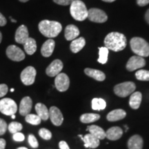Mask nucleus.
<instances>
[{
	"label": "nucleus",
	"instance_id": "1",
	"mask_svg": "<svg viewBox=\"0 0 149 149\" xmlns=\"http://www.w3.org/2000/svg\"><path fill=\"white\" fill-rule=\"evenodd\" d=\"M105 47L115 52L123 51L127 44L125 35L122 33L112 32L108 34L104 39Z\"/></svg>",
	"mask_w": 149,
	"mask_h": 149
},
{
	"label": "nucleus",
	"instance_id": "2",
	"mask_svg": "<svg viewBox=\"0 0 149 149\" xmlns=\"http://www.w3.org/2000/svg\"><path fill=\"white\" fill-rule=\"evenodd\" d=\"M39 31L40 33L48 38H53L57 37L62 30L61 24L58 22L42 20L38 25Z\"/></svg>",
	"mask_w": 149,
	"mask_h": 149
},
{
	"label": "nucleus",
	"instance_id": "3",
	"mask_svg": "<svg viewBox=\"0 0 149 149\" xmlns=\"http://www.w3.org/2000/svg\"><path fill=\"white\" fill-rule=\"evenodd\" d=\"M88 10L85 3L81 0H74L70 7V13L72 18L77 21L82 22L88 17Z\"/></svg>",
	"mask_w": 149,
	"mask_h": 149
},
{
	"label": "nucleus",
	"instance_id": "4",
	"mask_svg": "<svg viewBox=\"0 0 149 149\" xmlns=\"http://www.w3.org/2000/svg\"><path fill=\"white\" fill-rule=\"evenodd\" d=\"M132 51L142 57L149 56V44L141 37H133L130 41Z\"/></svg>",
	"mask_w": 149,
	"mask_h": 149
},
{
	"label": "nucleus",
	"instance_id": "5",
	"mask_svg": "<svg viewBox=\"0 0 149 149\" xmlns=\"http://www.w3.org/2000/svg\"><path fill=\"white\" fill-rule=\"evenodd\" d=\"M136 86L133 81H125L119 84L114 87L115 94L120 97H126L134 93Z\"/></svg>",
	"mask_w": 149,
	"mask_h": 149
},
{
	"label": "nucleus",
	"instance_id": "6",
	"mask_svg": "<svg viewBox=\"0 0 149 149\" xmlns=\"http://www.w3.org/2000/svg\"><path fill=\"white\" fill-rule=\"evenodd\" d=\"M17 111L16 102L10 98H3L0 100V112L5 115H15Z\"/></svg>",
	"mask_w": 149,
	"mask_h": 149
},
{
	"label": "nucleus",
	"instance_id": "7",
	"mask_svg": "<svg viewBox=\"0 0 149 149\" xmlns=\"http://www.w3.org/2000/svg\"><path fill=\"white\" fill-rule=\"evenodd\" d=\"M36 74V70L34 67L28 66L25 69L22 70L21 75H20V79L24 85H32L35 82Z\"/></svg>",
	"mask_w": 149,
	"mask_h": 149
},
{
	"label": "nucleus",
	"instance_id": "8",
	"mask_svg": "<svg viewBox=\"0 0 149 149\" xmlns=\"http://www.w3.org/2000/svg\"><path fill=\"white\" fill-rule=\"evenodd\" d=\"M87 18L90 21L95 23H104L107 21L108 16L106 13L101 9L93 8L88 10Z\"/></svg>",
	"mask_w": 149,
	"mask_h": 149
},
{
	"label": "nucleus",
	"instance_id": "9",
	"mask_svg": "<svg viewBox=\"0 0 149 149\" xmlns=\"http://www.w3.org/2000/svg\"><path fill=\"white\" fill-rule=\"evenodd\" d=\"M6 55L14 61H21L25 59V53L20 48L15 45L9 46L6 49Z\"/></svg>",
	"mask_w": 149,
	"mask_h": 149
},
{
	"label": "nucleus",
	"instance_id": "10",
	"mask_svg": "<svg viewBox=\"0 0 149 149\" xmlns=\"http://www.w3.org/2000/svg\"><path fill=\"white\" fill-rule=\"evenodd\" d=\"M56 88L60 92H64L68 90L70 86V79L66 74L60 72L56 76L55 79Z\"/></svg>",
	"mask_w": 149,
	"mask_h": 149
},
{
	"label": "nucleus",
	"instance_id": "11",
	"mask_svg": "<svg viewBox=\"0 0 149 149\" xmlns=\"http://www.w3.org/2000/svg\"><path fill=\"white\" fill-rule=\"evenodd\" d=\"M146 65V61L140 56H133L128 59L126 64V69L128 71H134V70L143 68Z\"/></svg>",
	"mask_w": 149,
	"mask_h": 149
},
{
	"label": "nucleus",
	"instance_id": "12",
	"mask_svg": "<svg viewBox=\"0 0 149 149\" xmlns=\"http://www.w3.org/2000/svg\"><path fill=\"white\" fill-rule=\"evenodd\" d=\"M63 67H64V65L60 59H55L47 67L46 70V73L49 77H56L57 74L60 73L63 69Z\"/></svg>",
	"mask_w": 149,
	"mask_h": 149
},
{
	"label": "nucleus",
	"instance_id": "13",
	"mask_svg": "<svg viewBox=\"0 0 149 149\" xmlns=\"http://www.w3.org/2000/svg\"><path fill=\"white\" fill-rule=\"evenodd\" d=\"M49 117L51 122L56 126H59L62 124L64 117L60 110L56 107H51L49 110Z\"/></svg>",
	"mask_w": 149,
	"mask_h": 149
},
{
	"label": "nucleus",
	"instance_id": "14",
	"mask_svg": "<svg viewBox=\"0 0 149 149\" xmlns=\"http://www.w3.org/2000/svg\"><path fill=\"white\" fill-rule=\"evenodd\" d=\"M79 137H81V140L84 141V144L86 148H96L100 146V139L96 138L95 136L91 134H86L84 136L79 135Z\"/></svg>",
	"mask_w": 149,
	"mask_h": 149
},
{
	"label": "nucleus",
	"instance_id": "15",
	"mask_svg": "<svg viewBox=\"0 0 149 149\" xmlns=\"http://www.w3.org/2000/svg\"><path fill=\"white\" fill-rule=\"evenodd\" d=\"M29 37V33L27 27L25 25H21L17 29L15 32V40L18 44H24V43L28 40Z\"/></svg>",
	"mask_w": 149,
	"mask_h": 149
},
{
	"label": "nucleus",
	"instance_id": "16",
	"mask_svg": "<svg viewBox=\"0 0 149 149\" xmlns=\"http://www.w3.org/2000/svg\"><path fill=\"white\" fill-rule=\"evenodd\" d=\"M33 101L30 97H25L22 100L19 104V114L22 116H26L29 114L32 109Z\"/></svg>",
	"mask_w": 149,
	"mask_h": 149
},
{
	"label": "nucleus",
	"instance_id": "17",
	"mask_svg": "<svg viewBox=\"0 0 149 149\" xmlns=\"http://www.w3.org/2000/svg\"><path fill=\"white\" fill-rule=\"evenodd\" d=\"M55 42L52 39H49L43 44L41 48V53L45 57H48L53 54L55 49Z\"/></svg>",
	"mask_w": 149,
	"mask_h": 149
},
{
	"label": "nucleus",
	"instance_id": "18",
	"mask_svg": "<svg viewBox=\"0 0 149 149\" xmlns=\"http://www.w3.org/2000/svg\"><path fill=\"white\" fill-rule=\"evenodd\" d=\"M79 30L76 26L73 24H70L67 26L65 29L64 36L66 40L72 41L79 36Z\"/></svg>",
	"mask_w": 149,
	"mask_h": 149
},
{
	"label": "nucleus",
	"instance_id": "19",
	"mask_svg": "<svg viewBox=\"0 0 149 149\" xmlns=\"http://www.w3.org/2000/svg\"><path fill=\"white\" fill-rule=\"evenodd\" d=\"M123 135V130L119 126H113L110 128L106 132V137L109 140L115 141L120 139Z\"/></svg>",
	"mask_w": 149,
	"mask_h": 149
},
{
	"label": "nucleus",
	"instance_id": "20",
	"mask_svg": "<svg viewBox=\"0 0 149 149\" xmlns=\"http://www.w3.org/2000/svg\"><path fill=\"white\" fill-rule=\"evenodd\" d=\"M126 116V113L123 109H115L110 112L107 115V119L109 122H116L122 120Z\"/></svg>",
	"mask_w": 149,
	"mask_h": 149
},
{
	"label": "nucleus",
	"instance_id": "21",
	"mask_svg": "<svg viewBox=\"0 0 149 149\" xmlns=\"http://www.w3.org/2000/svg\"><path fill=\"white\" fill-rule=\"evenodd\" d=\"M143 143V139L140 135L132 136L128 141V149H142Z\"/></svg>",
	"mask_w": 149,
	"mask_h": 149
},
{
	"label": "nucleus",
	"instance_id": "22",
	"mask_svg": "<svg viewBox=\"0 0 149 149\" xmlns=\"http://www.w3.org/2000/svg\"><path fill=\"white\" fill-rule=\"evenodd\" d=\"M84 72L86 75L99 81H102L106 79V75L101 70L93 69V68H86L84 70Z\"/></svg>",
	"mask_w": 149,
	"mask_h": 149
},
{
	"label": "nucleus",
	"instance_id": "23",
	"mask_svg": "<svg viewBox=\"0 0 149 149\" xmlns=\"http://www.w3.org/2000/svg\"><path fill=\"white\" fill-rule=\"evenodd\" d=\"M86 130H88L91 135L97 138L98 139H104L106 138V132L104 129L100 126L96 125H91L87 127Z\"/></svg>",
	"mask_w": 149,
	"mask_h": 149
},
{
	"label": "nucleus",
	"instance_id": "24",
	"mask_svg": "<svg viewBox=\"0 0 149 149\" xmlns=\"http://www.w3.org/2000/svg\"><path fill=\"white\" fill-rule=\"evenodd\" d=\"M86 45V40L84 37H81L76 38L72 41L70 43V48L73 53H77L81 51Z\"/></svg>",
	"mask_w": 149,
	"mask_h": 149
},
{
	"label": "nucleus",
	"instance_id": "25",
	"mask_svg": "<svg viewBox=\"0 0 149 149\" xmlns=\"http://www.w3.org/2000/svg\"><path fill=\"white\" fill-rule=\"evenodd\" d=\"M142 100V95L140 92H134L131 94L130 97L129 105L133 109H138Z\"/></svg>",
	"mask_w": 149,
	"mask_h": 149
},
{
	"label": "nucleus",
	"instance_id": "26",
	"mask_svg": "<svg viewBox=\"0 0 149 149\" xmlns=\"http://www.w3.org/2000/svg\"><path fill=\"white\" fill-rule=\"evenodd\" d=\"M35 111L37 112V115L40 117L42 120L46 121L49 118V110L44 104L37 103L35 105Z\"/></svg>",
	"mask_w": 149,
	"mask_h": 149
},
{
	"label": "nucleus",
	"instance_id": "27",
	"mask_svg": "<svg viewBox=\"0 0 149 149\" xmlns=\"http://www.w3.org/2000/svg\"><path fill=\"white\" fill-rule=\"evenodd\" d=\"M24 47L26 53L28 55H32L37 51V44L36 41L33 38L29 37L28 40L24 43Z\"/></svg>",
	"mask_w": 149,
	"mask_h": 149
},
{
	"label": "nucleus",
	"instance_id": "28",
	"mask_svg": "<svg viewBox=\"0 0 149 149\" xmlns=\"http://www.w3.org/2000/svg\"><path fill=\"white\" fill-rule=\"evenodd\" d=\"M100 115L96 113H84L80 117V121L84 124L96 122L100 120Z\"/></svg>",
	"mask_w": 149,
	"mask_h": 149
},
{
	"label": "nucleus",
	"instance_id": "29",
	"mask_svg": "<svg viewBox=\"0 0 149 149\" xmlns=\"http://www.w3.org/2000/svg\"><path fill=\"white\" fill-rule=\"evenodd\" d=\"M107 107V102L102 98H94L92 100V109L95 111H101Z\"/></svg>",
	"mask_w": 149,
	"mask_h": 149
},
{
	"label": "nucleus",
	"instance_id": "30",
	"mask_svg": "<svg viewBox=\"0 0 149 149\" xmlns=\"http://www.w3.org/2000/svg\"><path fill=\"white\" fill-rule=\"evenodd\" d=\"M109 49L107 47L99 48V59L98 62L102 64H105L108 61Z\"/></svg>",
	"mask_w": 149,
	"mask_h": 149
},
{
	"label": "nucleus",
	"instance_id": "31",
	"mask_svg": "<svg viewBox=\"0 0 149 149\" xmlns=\"http://www.w3.org/2000/svg\"><path fill=\"white\" fill-rule=\"evenodd\" d=\"M25 120L26 122L35 126L39 125V124H40L41 122H42V120H41V118L38 115L35 114H30V113L26 115Z\"/></svg>",
	"mask_w": 149,
	"mask_h": 149
},
{
	"label": "nucleus",
	"instance_id": "32",
	"mask_svg": "<svg viewBox=\"0 0 149 149\" xmlns=\"http://www.w3.org/2000/svg\"><path fill=\"white\" fill-rule=\"evenodd\" d=\"M135 77L140 81H149V70H139L136 72Z\"/></svg>",
	"mask_w": 149,
	"mask_h": 149
},
{
	"label": "nucleus",
	"instance_id": "33",
	"mask_svg": "<svg viewBox=\"0 0 149 149\" xmlns=\"http://www.w3.org/2000/svg\"><path fill=\"white\" fill-rule=\"evenodd\" d=\"M8 130L10 131L11 133H18V132L21 131L23 128V126H22V124L20 123L17 122H11L9 126H8Z\"/></svg>",
	"mask_w": 149,
	"mask_h": 149
},
{
	"label": "nucleus",
	"instance_id": "34",
	"mask_svg": "<svg viewBox=\"0 0 149 149\" xmlns=\"http://www.w3.org/2000/svg\"><path fill=\"white\" fill-rule=\"evenodd\" d=\"M39 135L42 137V139H46V140H49L52 137V133L49 130L46 129V128H41L39 130Z\"/></svg>",
	"mask_w": 149,
	"mask_h": 149
},
{
	"label": "nucleus",
	"instance_id": "35",
	"mask_svg": "<svg viewBox=\"0 0 149 149\" xmlns=\"http://www.w3.org/2000/svg\"><path fill=\"white\" fill-rule=\"evenodd\" d=\"M28 140H29V143L32 148H38L39 146V143L37 141L36 137H35L34 135L31 134V135H29V137H28Z\"/></svg>",
	"mask_w": 149,
	"mask_h": 149
},
{
	"label": "nucleus",
	"instance_id": "36",
	"mask_svg": "<svg viewBox=\"0 0 149 149\" xmlns=\"http://www.w3.org/2000/svg\"><path fill=\"white\" fill-rule=\"evenodd\" d=\"M7 128V124L3 119L0 118V135H3V134L6 131Z\"/></svg>",
	"mask_w": 149,
	"mask_h": 149
},
{
	"label": "nucleus",
	"instance_id": "37",
	"mask_svg": "<svg viewBox=\"0 0 149 149\" xmlns=\"http://www.w3.org/2000/svg\"><path fill=\"white\" fill-rule=\"evenodd\" d=\"M8 91V86L5 84H0V98L3 97V96H5L7 94Z\"/></svg>",
	"mask_w": 149,
	"mask_h": 149
},
{
	"label": "nucleus",
	"instance_id": "38",
	"mask_svg": "<svg viewBox=\"0 0 149 149\" xmlns=\"http://www.w3.org/2000/svg\"><path fill=\"white\" fill-rule=\"evenodd\" d=\"M13 139L15 141H23L25 139V137H24V134L18 132V133H15L13 134Z\"/></svg>",
	"mask_w": 149,
	"mask_h": 149
},
{
	"label": "nucleus",
	"instance_id": "39",
	"mask_svg": "<svg viewBox=\"0 0 149 149\" xmlns=\"http://www.w3.org/2000/svg\"><path fill=\"white\" fill-rule=\"evenodd\" d=\"M74 0H53V1L59 5L68 6L70 5Z\"/></svg>",
	"mask_w": 149,
	"mask_h": 149
},
{
	"label": "nucleus",
	"instance_id": "40",
	"mask_svg": "<svg viewBox=\"0 0 149 149\" xmlns=\"http://www.w3.org/2000/svg\"><path fill=\"white\" fill-rule=\"evenodd\" d=\"M59 147L60 149H70L68 145L65 141H61L59 143Z\"/></svg>",
	"mask_w": 149,
	"mask_h": 149
},
{
	"label": "nucleus",
	"instance_id": "41",
	"mask_svg": "<svg viewBox=\"0 0 149 149\" xmlns=\"http://www.w3.org/2000/svg\"><path fill=\"white\" fill-rule=\"evenodd\" d=\"M6 23L7 21L5 17L0 13V26H4Z\"/></svg>",
	"mask_w": 149,
	"mask_h": 149
},
{
	"label": "nucleus",
	"instance_id": "42",
	"mask_svg": "<svg viewBox=\"0 0 149 149\" xmlns=\"http://www.w3.org/2000/svg\"><path fill=\"white\" fill-rule=\"evenodd\" d=\"M137 3L139 6H144L149 3V0H137Z\"/></svg>",
	"mask_w": 149,
	"mask_h": 149
},
{
	"label": "nucleus",
	"instance_id": "43",
	"mask_svg": "<svg viewBox=\"0 0 149 149\" xmlns=\"http://www.w3.org/2000/svg\"><path fill=\"white\" fill-rule=\"evenodd\" d=\"M6 142L5 139H0V149H5Z\"/></svg>",
	"mask_w": 149,
	"mask_h": 149
},
{
	"label": "nucleus",
	"instance_id": "44",
	"mask_svg": "<svg viewBox=\"0 0 149 149\" xmlns=\"http://www.w3.org/2000/svg\"><path fill=\"white\" fill-rule=\"evenodd\" d=\"M145 19H146L147 23L149 24V9L146 11V15H145Z\"/></svg>",
	"mask_w": 149,
	"mask_h": 149
},
{
	"label": "nucleus",
	"instance_id": "45",
	"mask_svg": "<svg viewBox=\"0 0 149 149\" xmlns=\"http://www.w3.org/2000/svg\"><path fill=\"white\" fill-rule=\"evenodd\" d=\"M103 1H105V2H109V3H111L113 2V1H116V0H102Z\"/></svg>",
	"mask_w": 149,
	"mask_h": 149
},
{
	"label": "nucleus",
	"instance_id": "46",
	"mask_svg": "<svg viewBox=\"0 0 149 149\" xmlns=\"http://www.w3.org/2000/svg\"><path fill=\"white\" fill-rule=\"evenodd\" d=\"M1 40H2V34H1V33L0 32V44H1Z\"/></svg>",
	"mask_w": 149,
	"mask_h": 149
},
{
	"label": "nucleus",
	"instance_id": "47",
	"mask_svg": "<svg viewBox=\"0 0 149 149\" xmlns=\"http://www.w3.org/2000/svg\"><path fill=\"white\" fill-rule=\"evenodd\" d=\"M10 19H11V21H12L13 22H14V23H15V22H17L16 20H15V19H13L11 17H10Z\"/></svg>",
	"mask_w": 149,
	"mask_h": 149
},
{
	"label": "nucleus",
	"instance_id": "48",
	"mask_svg": "<svg viewBox=\"0 0 149 149\" xmlns=\"http://www.w3.org/2000/svg\"><path fill=\"white\" fill-rule=\"evenodd\" d=\"M19 1H21V2H26V1H29V0H19Z\"/></svg>",
	"mask_w": 149,
	"mask_h": 149
},
{
	"label": "nucleus",
	"instance_id": "49",
	"mask_svg": "<svg viewBox=\"0 0 149 149\" xmlns=\"http://www.w3.org/2000/svg\"><path fill=\"white\" fill-rule=\"evenodd\" d=\"M17 149H28V148H26V147H19V148H18Z\"/></svg>",
	"mask_w": 149,
	"mask_h": 149
},
{
	"label": "nucleus",
	"instance_id": "50",
	"mask_svg": "<svg viewBox=\"0 0 149 149\" xmlns=\"http://www.w3.org/2000/svg\"><path fill=\"white\" fill-rule=\"evenodd\" d=\"M11 117H12L13 120H14V119L15 118V115H11Z\"/></svg>",
	"mask_w": 149,
	"mask_h": 149
},
{
	"label": "nucleus",
	"instance_id": "51",
	"mask_svg": "<svg viewBox=\"0 0 149 149\" xmlns=\"http://www.w3.org/2000/svg\"><path fill=\"white\" fill-rule=\"evenodd\" d=\"M14 91H15L14 88H11L10 89V92H14Z\"/></svg>",
	"mask_w": 149,
	"mask_h": 149
},
{
	"label": "nucleus",
	"instance_id": "52",
	"mask_svg": "<svg viewBox=\"0 0 149 149\" xmlns=\"http://www.w3.org/2000/svg\"><path fill=\"white\" fill-rule=\"evenodd\" d=\"M125 128H126V130H128V126H126V125H125Z\"/></svg>",
	"mask_w": 149,
	"mask_h": 149
}]
</instances>
